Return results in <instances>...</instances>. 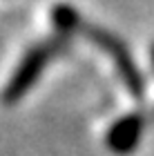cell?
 <instances>
[{
    "instance_id": "cell-2",
    "label": "cell",
    "mask_w": 154,
    "mask_h": 156,
    "mask_svg": "<svg viewBox=\"0 0 154 156\" xmlns=\"http://www.w3.org/2000/svg\"><path fill=\"white\" fill-rule=\"evenodd\" d=\"M81 34L85 38H89L112 60V65H114L118 78H121L123 87L127 89L132 96L141 98L143 91H145V83H143V74H141V69H138L130 47L118 36H114L112 31L103 29V27H96V25H83Z\"/></svg>"
},
{
    "instance_id": "cell-5",
    "label": "cell",
    "mask_w": 154,
    "mask_h": 156,
    "mask_svg": "<svg viewBox=\"0 0 154 156\" xmlns=\"http://www.w3.org/2000/svg\"><path fill=\"white\" fill-rule=\"evenodd\" d=\"M150 58H152V65H154V45H152V49H150Z\"/></svg>"
},
{
    "instance_id": "cell-3",
    "label": "cell",
    "mask_w": 154,
    "mask_h": 156,
    "mask_svg": "<svg viewBox=\"0 0 154 156\" xmlns=\"http://www.w3.org/2000/svg\"><path fill=\"white\" fill-rule=\"evenodd\" d=\"M145 129V118L138 112L118 116L105 132V147L116 156H130L138 147Z\"/></svg>"
},
{
    "instance_id": "cell-4",
    "label": "cell",
    "mask_w": 154,
    "mask_h": 156,
    "mask_svg": "<svg viewBox=\"0 0 154 156\" xmlns=\"http://www.w3.org/2000/svg\"><path fill=\"white\" fill-rule=\"evenodd\" d=\"M49 18H52V25H54V29L58 31V36H69V34H76V31H83V20L78 16V11L74 9L72 5H67V2H56L52 7V13H49Z\"/></svg>"
},
{
    "instance_id": "cell-1",
    "label": "cell",
    "mask_w": 154,
    "mask_h": 156,
    "mask_svg": "<svg viewBox=\"0 0 154 156\" xmlns=\"http://www.w3.org/2000/svg\"><path fill=\"white\" fill-rule=\"evenodd\" d=\"M65 45V38H47V40H38L20 56L18 65L13 67V72L9 76L7 85L0 91V103L11 107V105L20 103L23 98L34 89V85L38 83V78L43 76L47 65L52 62V58L60 51V47Z\"/></svg>"
}]
</instances>
